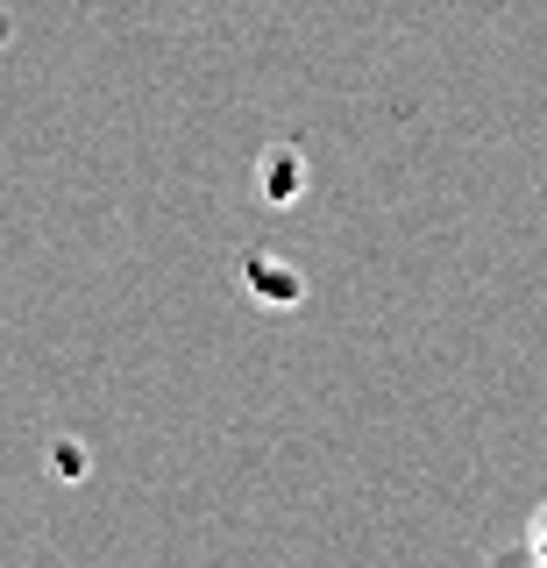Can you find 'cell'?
Instances as JSON below:
<instances>
[{
	"instance_id": "cell-1",
	"label": "cell",
	"mask_w": 547,
	"mask_h": 568,
	"mask_svg": "<svg viewBox=\"0 0 547 568\" xmlns=\"http://www.w3.org/2000/svg\"><path fill=\"white\" fill-rule=\"evenodd\" d=\"M534 555L547 561V511H540V519H534Z\"/></svg>"
}]
</instances>
